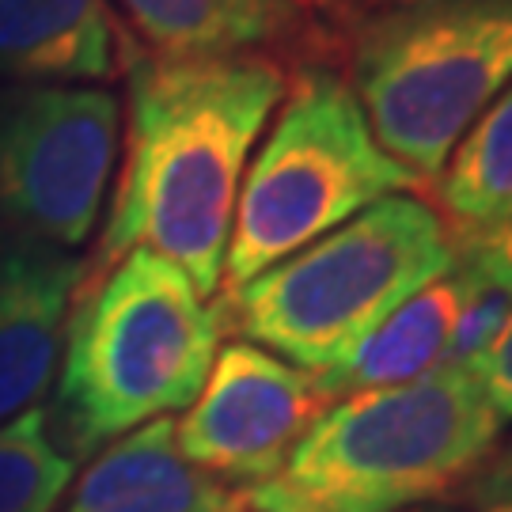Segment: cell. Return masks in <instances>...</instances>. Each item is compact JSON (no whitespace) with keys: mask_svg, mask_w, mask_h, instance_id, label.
<instances>
[{"mask_svg":"<svg viewBox=\"0 0 512 512\" xmlns=\"http://www.w3.org/2000/svg\"><path fill=\"white\" fill-rule=\"evenodd\" d=\"M126 164L80 289L148 247L175 262L205 300L220 293L239 186L289 76L270 57H152L126 65Z\"/></svg>","mask_w":512,"mask_h":512,"instance_id":"obj_1","label":"cell"},{"mask_svg":"<svg viewBox=\"0 0 512 512\" xmlns=\"http://www.w3.org/2000/svg\"><path fill=\"white\" fill-rule=\"evenodd\" d=\"M494 403L467 365L346 395L315 418L293 456L239 494L247 512H406L448 501L494 456Z\"/></svg>","mask_w":512,"mask_h":512,"instance_id":"obj_2","label":"cell"},{"mask_svg":"<svg viewBox=\"0 0 512 512\" xmlns=\"http://www.w3.org/2000/svg\"><path fill=\"white\" fill-rule=\"evenodd\" d=\"M456 266V239L421 194H387L334 232L220 293V327L304 372L342 365L391 311Z\"/></svg>","mask_w":512,"mask_h":512,"instance_id":"obj_3","label":"cell"},{"mask_svg":"<svg viewBox=\"0 0 512 512\" xmlns=\"http://www.w3.org/2000/svg\"><path fill=\"white\" fill-rule=\"evenodd\" d=\"M57 414L76 452H95L202 395L220 315L164 255L133 247L73 296Z\"/></svg>","mask_w":512,"mask_h":512,"instance_id":"obj_4","label":"cell"},{"mask_svg":"<svg viewBox=\"0 0 512 512\" xmlns=\"http://www.w3.org/2000/svg\"><path fill=\"white\" fill-rule=\"evenodd\" d=\"M349 88L391 160L437 183L512 84V0H414L349 19Z\"/></svg>","mask_w":512,"mask_h":512,"instance_id":"obj_5","label":"cell"},{"mask_svg":"<svg viewBox=\"0 0 512 512\" xmlns=\"http://www.w3.org/2000/svg\"><path fill=\"white\" fill-rule=\"evenodd\" d=\"M418 190V179L372 137L346 73L304 61L239 186L220 293L247 285L387 194Z\"/></svg>","mask_w":512,"mask_h":512,"instance_id":"obj_6","label":"cell"},{"mask_svg":"<svg viewBox=\"0 0 512 512\" xmlns=\"http://www.w3.org/2000/svg\"><path fill=\"white\" fill-rule=\"evenodd\" d=\"M122 141V103L92 84H38L0 107V217L50 247L92 236Z\"/></svg>","mask_w":512,"mask_h":512,"instance_id":"obj_7","label":"cell"},{"mask_svg":"<svg viewBox=\"0 0 512 512\" xmlns=\"http://www.w3.org/2000/svg\"><path fill=\"white\" fill-rule=\"evenodd\" d=\"M327 406L315 372L255 342H232L217 353L202 395L175 421V444L198 471L243 494L281 471Z\"/></svg>","mask_w":512,"mask_h":512,"instance_id":"obj_8","label":"cell"},{"mask_svg":"<svg viewBox=\"0 0 512 512\" xmlns=\"http://www.w3.org/2000/svg\"><path fill=\"white\" fill-rule=\"evenodd\" d=\"M84 262L50 243L0 251V425L46 395Z\"/></svg>","mask_w":512,"mask_h":512,"instance_id":"obj_9","label":"cell"},{"mask_svg":"<svg viewBox=\"0 0 512 512\" xmlns=\"http://www.w3.org/2000/svg\"><path fill=\"white\" fill-rule=\"evenodd\" d=\"M129 38L152 57H270L319 50L308 0H114Z\"/></svg>","mask_w":512,"mask_h":512,"instance_id":"obj_10","label":"cell"},{"mask_svg":"<svg viewBox=\"0 0 512 512\" xmlns=\"http://www.w3.org/2000/svg\"><path fill=\"white\" fill-rule=\"evenodd\" d=\"M137 42L107 0H0V73L38 84H107Z\"/></svg>","mask_w":512,"mask_h":512,"instance_id":"obj_11","label":"cell"},{"mask_svg":"<svg viewBox=\"0 0 512 512\" xmlns=\"http://www.w3.org/2000/svg\"><path fill=\"white\" fill-rule=\"evenodd\" d=\"M236 505V490L179 452L175 418H156L114 440L61 512H232Z\"/></svg>","mask_w":512,"mask_h":512,"instance_id":"obj_12","label":"cell"},{"mask_svg":"<svg viewBox=\"0 0 512 512\" xmlns=\"http://www.w3.org/2000/svg\"><path fill=\"white\" fill-rule=\"evenodd\" d=\"M475 289L478 281L463 274L459 266L429 281L425 289H418L406 304L391 311L342 365L315 376L323 395L334 403V399L361 395V391L410 384V380L429 376L433 368L448 365L459 311Z\"/></svg>","mask_w":512,"mask_h":512,"instance_id":"obj_13","label":"cell"},{"mask_svg":"<svg viewBox=\"0 0 512 512\" xmlns=\"http://www.w3.org/2000/svg\"><path fill=\"white\" fill-rule=\"evenodd\" d=\"M433 186L452 239L512 220V84L459 141Z\"/></svg>","mask_w":512,"mask_h":512,"instance_id":"obj_14","label":"cell"},{"mask_svg":"<svg viewBox=\"0 0 512 512\" xmlns=\"http://www.w3.org/2000/svg\"><path fill=\"white\" fill-rule=\"evenodd\" d=\"M73 482V456L57 444L42 406L0 425V512H54Z\"/></svg>","mask_w":512,"mask_h":512,"instance_id":"obj_15","label":"cell"},{"mask_svg":"<svg viewBox=\"0 0 512 512\" xmlns=\"http://www.w3.org/2000/svg\"><path fill=\"white\" fill-rule=\"evenodd\" d=\"M509 319H512L509 296L478 285L475 293H471V300L463 304V311H459L452 349H448V365H475L478 357L505 334Z\"/></svg>","mask_w":512,"mask_h":512,"instance_id":"obj_16","label":"cell"},{"mask_svg":"<svg viewBox=\"0 0 512 512\" xmlns=\"http://www.w3.org/2000/svg\"><path fill=\"white\" fill-rule=\"evenodd\" d=\"M456 266L478 285L497 289L512 300V220L478 236L456 239Z\"/></svg>","mask_w":512,"mask_h":512,"instance_id":"obj_17","label":"cell"},{"mask_svg":"<svg viewBox=\"0 0 512 512\" xmlns=\"http://www.w3.org/2000/svg\"><path fill=\"white\" fill-rule=\"evenodd\" d=\"M475 372L482 387H486V399L494 403L497 418L501 421H512V319L505 334L497 338L494 346L486 349L482 357H478L475 365H467Z\"/></svg>","mask_w":512,"mask_h":512,"instance_id":"obj_18","label":"cell"},{"mask_svg":"<svg viewBox=\"0 0 512 512\" xmlns=\"http://www.w3.org/2000/svg\"><path fill=\"white\" fill-rule=\"evenodd\" d=\"M471 512H512V456H490L467 482Z\"/></svg>","mask_w":512,"mask_h":512,"instance_id":"obj_19","label":"cell"},{"mask_svg":"<svg viewBox=\"0 0 512 512\" xmlns=\"http://www.w3.org/2000/svg\"><path fill=\"white\" fill-rule=\"evenodd\" d=\"M342 4V27L349 19L365 16V12H380V8H399V4H414V0H338Z\"/></svg>","mask_w":512,"mask_h":512,"instance_id":"obj_20","label":"cell"},{"mask_svg":"<svg viewBox=\"0 0 512 512\" xmlns=\"http://www.w3.org/2000/svg\"><path fill=\"white\" fill-rule=\"evenodd\" d=\"M315 12H327V16H334V23H342V4L338 0H308Z\"/></svg>","mask_w":512,"mask_h":512,"instance_id":"obj_21","label":"cell"},{"mask_svg":"<svg viewBox=\"0 0 512 512\" xmlns=\"http://www.w3.org/2000/svg\"><path fill=\"white\" fill-rule=\"evenodd\" d=\"M406 512H463L456 501H429V505H418V509H406Z\"/></svg>","mask_w":512,"mask_h":512,"instance_id":"obj_22","label":"cell"},{"mask_svg":"<svg viewBox=\"0 0 512 512\" xmlns=\"http://www.w3.org/2000/svg\"><path fill=\"white\" fill-rule=\"evenodd\" d=\"M232 512H247V509H243V505H236V509H232Z\"/></svg>","mask_w":512,"mask_h":512,"instance_id":"obj_23","label":"cell"}]
</instances>
